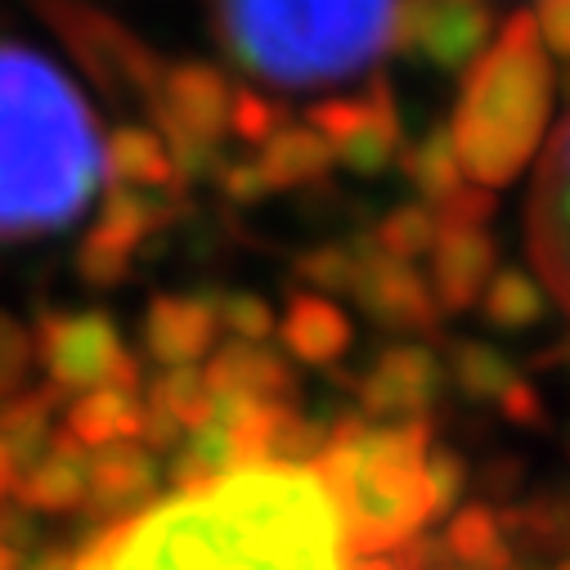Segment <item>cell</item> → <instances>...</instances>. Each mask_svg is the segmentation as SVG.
Here are the masks:
<instances>
[{
	"label": "cell",
	"instance_id": "6da1fadb",
	"mask_svg": "<svg viewBox=\"0 0 570 570\" xmlns=\"http://www.w3.org/2000/svg\"><path fill=\"white\" fill-rule=\"evenodd\" d=\"M400 539L351 485L342 450H234L86 543L72 570H395Z\"/></svg>",
	"mask_w": 570,
	"mask_h": 570
},
{
	"label": "cell",
	"instance_id": "7a4b0ae2",
	"mask_svg": "<svg viewBox=\"0 0 570 570\" xmlns=\"http://www.w3.org/2000/svg\"><path fill=\"white\" fill-rule=\"evenodd\" d=\"M104 171L81 90L37 50L0 46V238L68 229L95 203Z\"/></svg>",
	"mask_w": 570,
	"mask_h": 570
},
{
	"label": "cell",
	"instance_id": "3957f363",
	"mask_svg": "<svg viewBox=\"0 0 570 570\" xmlns=\"http://www.w3.org/2000/svg\"><path fill=\"white\" fill-rule=\"evenodd\" d=\"M229 59L278 90L368 77L400 41L409 0H212Z\"/></svg>",
	"mask_w": 570,
	"mask_h": 570
},
{
	"label": "cell",
	"instance_id": "277c9868",
	"mask_svg": "<svg viewBox=\"0 0 570 570\" xmlns=\"http://www.w3.org/2000/svg\"><path fill=\"white\" fill-rule=\"evenodd\" d=\"M32 351L41 355L55 391H130L139 377L104 315H46Z\"/></svg>",
	"mask_w": 570,
	"mask_h": 570
},
{
	"label": "cell",
	"instance_id": "5b68a950",
	"mask_svg": "<svg viewBox=\"0 0 570 570\" xmlns=\"http://www.w3.org/2000/svg\"><path fill=\"white\" fill-rule=\"evenodd\" d=\"M525 238L539 278L548 283L557 306L570 315V117L552 130L534 167V185L525 203Z\"/></svg>",
	"mask_w": 570,
	"mask_h": 570
},
{
	"label": "cell",
	"instance_id": "8992f818",
	"mask_svg": "<svg viewBox=\"0 0 570 570\" xmlns=\"http://www.w3.org/2000/svg\"><path fill=\"white\" fill-rule=\"evenodd\" d=\"M10 494L19 499V508H37V512H72V508H81L86 494H90L86 450L68 432L50 436L46 454L32 468L19 472V481H14Z\"/></svg>",
	"mask_w": 570,
	"mask_h": 570
},
{
	"label": "cell",
	"instance_id": "52a82bcc",
	"mask_svg": "<svg viewBox=\"0 0 570 570\" xmlns=\"http://www.w3.org/2000/svg\"><path fill=\"white\" fill-rule=\"evenodd\" d=\"M139 426H145V413H139L135 395L117 391V386H104V391L81 395L68 409L63 432L86 450V445H130L139 436Z\"/></svg>",
	"mask_w": 570,
	"mask_h": 570
},
{
	"label": "cell",
	"instance_id": "ba28073f",
	"mask_svg": "<svg viewBox=\"0 0 570 570\" xmlns=\"http://www.w3.org/2000/svg\"><path fill=\"white\" fill-rule=\"evenodd\" d=\"M55 404H59V391L55 386H41V391H14L0 400V441H6L14 468H32L46 445H50V417H55Z\"/></svg>",
	"mask_w": 570,
	"mask_h": 570
},
{
	"label": "cell",
	"instance_id": "9c48e42d",
	"mask_svg": "<svg viewBox=\"0 0 570 570\" xmlns=\"http://www.w3.org/2000/svg\"><path fill=\"white\" fill-rule=\"evenodd\" d=\"M149 481H154V463L139 454L135 445H108L90 463V494H86V503L95 512H117L135 494H145Z\"/></svg>",
	"mask_w": 570,
	"mask_h": 570
},
{
	"label": "cell",
	"instance_id": "30bf717a",
	"mask_svg": "<svg viewBox=\"0 0 570 570\" xmlns=\"http://www.w3.org/2000/svg\"><path fill=\"white\" fill-rule=\"evenodd\" d=\"M104 167L121 185H163L167 180V158L163 145L149 130H121L104 145Z\"/></svg>",
	"mask_w": 570,
	"mask_h": 570
},
{
	"label": "cell",
	"instance_id": "8fae6325",
	"mask_svg": "<svg viewBox=\"0 0 570 570\" xmlns=\"http://www.w3.org/2000/svg\"><path fill=\"white\" fill-rule=\"evenodd\" d=\"M207 342V315L189 302H158L149 311V346L163 360H189Z\"/></svg>",
	"mask_w": 570,
	"mask_h": 570
},
{
	"label": "cell",
	"instance_id": "7c38bea8",
	"mask_svg": "<svg viewBox=\"0 0 570 570\" xmlns=\"http://www.w3.org/2000/svg\"><path fill=\"white\" fill-rule=\"evenodd\" d=\"M32 355H37L32 351V333L14 315L0 311V400L23 391V377L32 368Z\"/></svg>",
	"mask_w": 570,
	"mask_h": 570
},
{
	"label": "cell",
	"instance_id": "4fadbf2b",
	"mask_svg": "<svg viewBox=\"0 0 570 570\" xmlns=\"http://www.w3.org/2000/svg\"><path fill=\"white\" fill-rule=\"evenodd\" d=\"M14 481H19V468H14L10 450H6V441H0V499H6V494L14 490Z\"/></svg>",
	"mask_w": 570,
	"mask_h": 570
}]
</instances>
